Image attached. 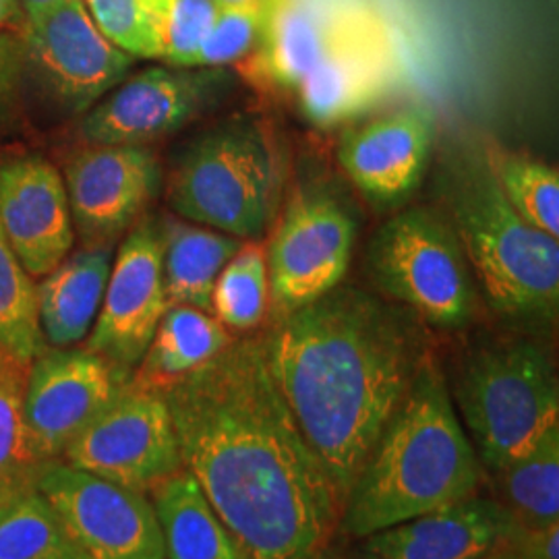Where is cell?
<instances>
[{
  "instance_id": "obj_1",
  "label": "cell",
  "mask_w": 559,
  "mask_h": 559,
  "mask_svg": "<svg viewBox=\"0 0 559 559\" xmlns=\"http://www.w3.org/2000/svg\"><path fill=\"white\" fill-rule=\"evenodd\" d=\"M162 396L182 468L249 556H316L342 501L276 385L263 340H230Z\"/></svg>"
},
{
  "instance_id": "obj_2",
  "label": "cell",
  "mask_w": 559,
  "mask_h": 559,
  "mask_svg": "<svg viewBox=\"0 0 559 559\" xmlns=\"http://www.w3.org/2000/svg\"><path fill=\"white\" fill-rule=\"evenodd\" d=\"M263 346L276 385L344 508L429 357L417 318L340 282L280 316Z\"/></svg>"
},
{
  "instance_id": "obj_3",
  "label": "cell",
  "mask_w": 559,
  "mask_h": 559,
  "mask_svg": "<svg viewBox=\"0 0 559 559\" xmlns=\"http://www.w3.org/2000/svg\"><path fill=\"white\" fill-rule=\"evenodd\" d=\"M483 466L429 353L344 501L342 526L369 537L473 498Z\"/></svg>"
},
{
  "instance_id": "obj_4",
  "label": "cell",
  "mask_w": 559,
  "mask_h": 559,
  "mask_svg": "<svg viewBox=\"0 0 559 559\" xmlns=\"http://www.w3.org/2000/svg\"><path fill=\"white\" fill-rule=\"evenodd\" d=\"M445 216L491 309L514 323H554L559 242L503 198L479 152H460L441 173Z\"/></svg>"
},
{
  "instance_id": "obj_5",
  "label": "cell",
  "mask_w": 559,
  "mask_h": 559,
  "mask_svg": "<svg viewBox=\"0 0 559 559\" xmlns=\"http://www.w3.org/2000/svg\"><path fill=\"white\" fill-rule=\"evenodd\" d=\"M286 158L272 127L233 115L189 143L168 175V203L182 221L260 240L278 218Z\"/></svg>"
},
{
  "instance_id": "obj_6",
  "label": "cell",
  "mask_w": 559,
  "mask_h": 559,
  "mask_svg": "<svg viewBox=\"0 0 559 559\" xmlns=\"http://www.w3.org/2000/svg\"><path fill=\"white\" fill-rule=\"evenodd\" d=\"M450 394L480 466L491 475L526 454L559 425L554 360L535 340H485L460 360Z\"/></svg>"
},
{
  "instance_id": "obj_7",
  "label": "cell",
  "mask_w": 559,
  "mask_h": 559,
  "mask_svg": "<svg viewBox=\"0 0 559 559\" xmlns=\"http://www.w3.org/2000/svg\"><path fill=\"white\" fill-rule=\"evenodd\" d=\"M367 267L381 295L433 328L462 330L477 316L479 284L440 210L411 207L385 222L367 247Z\"/></svg>"
},
{
  "instance_id": "obj_8",
  "label": "cell",
  "mask_w": 559,
  "mask_h": 559,
  "mask_svg": "<svg viewBox=\"0 0 559 559\" xmlns=\"http://www.w3.org/2000/svg\"><path fill=\"white\" fill-rule=\"evenodd\" d=\"M355 240L357 222L330 189L311 185L286 201L265 247L270 302L278 316L320 299L344 282Z\"/></svg>"
},
{
  "instance_id": "obj_9",
  "label": "cell",
  "mask_w": 559,
  "mask_h": 559,
  "mask_svg": "<svg viewBox=\"0 0 559 559\" xmlns=\"http://www.w3.org/2000/svg\"><path fill=\"white\" fill-rule=\"evenodd\" d=\"M83 473L131 491L152 493L182 468L166 400L131 381L62 454Z\"/></svg>"
},
{
  "instance_id": "obj_10",
  "label": "cell",
  "mask_w": 559,
  "mask_h": 559,
  "mask_svg": "<svg viewBox=\"0 0 559 559\" xmlns=\"http://www.w3.org/2000/svg\"><path fill=\"white\" fill-rule=\"evenodd\" d=\"M36 491L50 503L80 559H166L160 524L145 493L48 462Z\"/></svg>"
},
{
  "instance_id": "obj_11",
  "label": "cell",
  "mask_w": 559,
  "mask_h": 559,
  "mask_svg": "<svg viewBox=\"0 0 559 559\" xmlns=\"http://www.w3.org/2000/svg\"><path fill=\"white\" fill-rule=\"evenodd\" d=\"M25 69H32L50 98L71 115L92 106L127 80L135 57L108 40L83 0H60L21 25Z\"/></svg>"
},
{
  "instance_id": "obj_12",
  "label": "cell",
  "mask_w": 559,
  "mask_h": 559,
  "mask_svg": "<svg viewBox=\"0 0 559 559\" xmlns=\"http://www.w3.org/2000/svg\"><path fill=\"white\" fill-rule=\"evenodd\" d=\"M228 67H152L120 81L81 120L87 143L147 145L200 119L233 90Z\"/></svg>"
},
{
  "instance_id": "obj_13",
  "label": "cell",
  "mask_w": 559,
  "mask_h": 559,
  "mask_svg": "<svg viewBox=\"0 0 559 559\" xmlns=\"http://www.w3.org/2000/svg\"><path fill=\"white\" fill-rule=\"evenodd\" d=\"M162 251L158 218L143 216L127 230L112 261L98 318L87 336L85 348L129 378L170 307L164 288Z\"/></svg>"
},
{
  "instance_id": "obj_14",
  "label": "cell",
  "mask_w": 559,
  "mask_h": 559,
  "mask_svg": "<svg viewBox=\"0 0 559 559\" xmlns=\"http://www.w3.org/2000/svg\"><path fill=\"white\" fill-rule=\"evenodd\" d=\"M131 381L87 348H46L29 362L25 423L44 462L62 459L81 431Z\"/></svg>"
},
{
  "instance_id": "obj_15",
  "label": "cell",
  "mask_w": 559,
  "mask_h": 559,
  "mask_svg": "<svg viewBox=\"0 0 559 559\" xmlns=\"http://www.w3.org/2000/svg\"><path fill=\"white\" fill-rule=\"evenodd\" d=\"M62 179L83 242H115L158 195L162 168L150 145L90 143L71 158Z\"/></svg>"
},
{
  "instance_id": "obj_16",
  "label": "cell",
  "mask_w": 559,
  "mask_h": 559,
  "mask_svg": "<svg viewBox=\"0 0 559 559\" xmlns=\"http://www.w3.org/2000/svg\"><path fill=\"white\" fill-rule=\"evenodd\" d=\"M436 141L429 108L406 104L362 120L340 135V168L360 193L378 205L408 200L427 175Z\"/></svg>"
},
{
  "instance_id": "obj_17",
  "label": "cell",
  "mask_w": 559,
  "mask_h": 559,
  "mask_svg": "<svg viewBox=\"0 0 559 559\" xmlns=\"http://www.w3.org/2000/svg\"><path fill=\"white\" fill-rule=\"evenodd\" d=\"M0 228L32 278H44L67 260L75 226L55 164L23 156L0 166Z\"/></svg>"
},
{
  "instance_id": "obj_18",
  "label": "cell",
  "mask_w": 559,
  "mask_h": 559,
  "mask_svg": "<svg viewBox=\"0 0 559 559\" xmlns=\"http://www.w3.org/2000/svg\"><path fill=\"white\" fill-rule=\"evenodd\" d=\"M367 20L362 13L340 11L318 0H280L258 50L239 62L240 75L261 90L297 92L307 73Z\"/></svg>"
},
{
  "instance_id": "obj_19",
  "label": "cell",
  "mask_w": 559,
  "mask_h": 559,
  "mask_svg": "<svg viewBox=\"0 0 559 559\" xmlns=\"http://www.w3.org/2000/svg\"><path fill=\"white\" fill-rule=\"evenodd\" d=\"M392 85V55L380 27L367 20L300 81V112L316 127L330 129L365 115Z\"/></svg>"
},
{
  "instance_id": "obj_20",
  "label": "cell",
  "mask_w": 559,
  "mask_h": 559,
  "mask_svg": "<svg viewBox=\"0 0 559 559\" xmlns=\"http://www.w3.org/2000/svg\"><path fill=\"white\" fill-rule=\"evenodd\" d=\"M514 520L498 500H466L367 537L365 559H480L501 549Z\"/></svg>"
},
{
  "instance_id": "obj_21",
  "label": "cell",
  "mask_w": 559,
  "mask_h": 559,
  "mask_svg": "<svg viewBox=\"0 0 559 559\" xmlns=\"http://www.w3.org/2000/svg\"><path fill=\"white\" fill-rule=\"evenodd\" d=\"M115 261V242H85L36 286L41 338L69 348L90 336Z\"/></svg>"
},
{
  "instance_id": "obj_22",
  "label": "cell",
  "mask_w": 559,
  "mask_h": 559,
  "mask_svg": "<svg viewBox=\"0 0 559 559\" xmlns=\"http://www.w3.org/2000/svg\"><path fill=\"white\" fill-rule=\"evenodd\" d=\"M168 559H253L205 500L200 483L185 468L152 489Z\"/></svg>"
},
{
  "instance_id": "obj_23",
  "label": "cell",
  "mask_w": 559,
  "mask_h": 559,
  "mask_svg": "<svg viewBox=\"0 0 559 559\" xmlns=\"http://www.w3.org/2000/svg\"><path fill=\"white\" fill-rule=\"evenodd\" d=\"M230 340V332L210 311L170 305L131 383L162 394L214 359Z\"/></svg>"
},
{
  "instance_id": "obj_24",
  "label": "cell",
  "mask_w": 559,
  "mask_h": 559,
  "mask_svg": "<svg viewBox=\"0 0 559 559\" xmlns=\"http://www.w3.org/2000/svg\"><path fill=\"white\" fill-rule=\"evenodd\" d=\"M160 222L168 305H189L212 313L216 280L245 240L182 218H160Z\"/></svg>"
},
{
  "instance_id": "obj_25",
  "label": "cell",
  "mask_w": 559,
  "mask_h": 559,
  "mask_svg": "<svg viewBox=\"0 0 559 559\" xmlns=\"http://www.w3.org/2000/svg\"><path fill=\"white\" fill-rule=\"evenodd\" d=\"M493 477L501 506L519 526L559 522V425Z\"/></svg>"
},
{
  "instance_id": "obj_26",
  "label": "cell",
  "mask_w": 559,
  "mask_h": 559,
  "mask_svg": "<svg viewBox=\"0 0 559 559\" xmlns=\"http://www.w3.org/2000/svg\"><path fill=\"white\" fill-rule=\"evenodd\" d=\"M479 154L503 198L520 216L559 239L558 168L528 154L508 150L496 140L483 141Z\"/></svg>"
},
{
  "instance_id": "obj_27",
  "label": "cell",
  "mask_w": 559,
  "mask_h": 559,
  "mask_svg": "<svg viewBox=\"0 0 559 559\" xmlns=\"http://www.w3.org/2000/svg\"><path fill=\"white\" fill-rule=\"evenodd\" d=\"M29 365L0 350V487L23 496L36 491L48 464L34 450L25 423Z\"/></svg>"
},
{
  "instance_id": "obj_28",
  "label": "cell",
  "mask_w": 559,
  "mask_h": 559,
  "mask_svg": "<svg viewBox=\"0 0 559 559\" xmlns=\"http://www.w3.org/2000/svg\"><path fill=\"white\" fill-rule=\"evenodd\" d=\"M270 305V278L265 247L245 240L222 267L212 293V316L226 330L251 332L260 325Z\"/></svg>"
},
{
  "instance_id": "obj_29",
  "label": "cell",
  "mask_w": 559,
  "mask_h": 559,
  "mask_svg": "<svg viewBox=\"0 0 559 559\" xmlns=\"http://www.w3.org/2000/svg\"><path fill=\"white\" fill-rule=\"evenodd\" d=\"M44 346L36 286L0 228V350L29 365Z\"/></svg>"
},
{
  "instance_id": "obj_30",
  "label": "cell",
  "mask_w": 559,
  "mask_h": 559,
  "mask_svg": "<svg viewBox=\"0 0 559 559\" xmlns=\"http://www.w3.org/2000/svg\"><path fill=\"white\" fill-rule=\"evenodd\" d=\"M0 559H80L59 516L38 491L0 512Z\"/></svg>"
},
{
  "instance_id": "obj_31",
  "label": "cell",
  "mask_w": 559,
  "mask_h": 559,
  "mask_svg": "<svg viewBox=\"0 0 559 559\" xmlns=\"http://www.w3.org/2000/svg\"><path fill=\"white\" fill-rule=\"evenodd\" d=\"M160 41L162 60L191 69L221 4L216 0H141Z\"/></svg>"
},
{
  "instance_id": "obj_32",
  "label": "cell",
  "mask_w": 559,
  "mask_h": 559,
  "mask_svg": "<svg viewBox=\"0 0 559 559\" xmlns=\"http://www.w3.org/2000/svg\"><path fill=\"white\" fill-rule=\"evenodd\" d=\"M272 13V11H270ZM270 13L239 7H221L193 67L222 69L249 59L265 34Z\"/></svg>"
},
{
  "instance_id": "obj_33",
  "label": "cell",
  "mask_w": 559,
  "mask_h": 559,
  "mask_svg": "<svg viewBox=\"0 0 559 559\" xmlns=\"http://www.w3.org/2000/svg\"><path fill=\"white\" fill-rule=\"evenodd\" d=\"M102 34L135 59H160V41L141 0H83Z\"/></svg>"
},
{
  "instance_id": "obj_34",
  "label": "cell",
  "mask_w": 559,
  "mask_h": 559,
  "mask_svg": "<svg viewBox=\"0 0 559 559\" xmlns=\"http://www.w3.org/2000/svg\"><path fill=\"white\" fill-rule=\"evenodd\" d=\"M503 547L516 559H559V522L535 528L514 522Z\"/></svg>"
},
{
  "instance_id": "obj_35",
  "label": "cell",
  "mask_w": 559,
  "mask_h": 559,
  "mask_svg": "<svg viewBox=\"0 0 559 559\" xmlns=\"http://www.w3.org/2000/svg\"><path fill=\"white\" fill-rule=\"evenodd\" d=\"M25 73V46L17 32L0 29V106L13 98Z\"/></svg>"
},
{
  "instance_id": "obj_36",
  "label": "cell",
  "mask_w": 559,
  "mask_h": 559,
  "mask_svg": "<svg viewBox=\"0 0 559 559\" xmlns=\"http://www.w3.org/2000/svg\"><path fill=\"white\" fill-rule=\"evenodd\" d=\"M221 7H239V9H255L270 13L280 0H216Z\"/></svg>"
},
{
  "instance_id": "obj_37",
  "label": "cell",
  "mask_w": 559,
  "mask_h": 559,
  "mask_svg": "<svg viewBox=\"0 0 559 559\" xmlns=\"http://www.w3.org/2000/svg\"><path fill=\"white\" fill-rule=\"evenodd\" d=\"M20 0H0V27H4L11 21L20 20Z\"/></svg>"
},
{
  "instance_id": "obj_38",
  "label": "cell",
  "mask_w": 559,
  "mask_h": 559,
  "mask_svg": "<svg viewBox=\"0 0 559 559\" xmlns=\"http://www.w3.org/2000/svg\"><path fill=\"white\" fill-rule=\"evenodd\" d=\"M57 2H60V0H20L21 13H23V17L25 15H36L44 9H50Z\"/></svg>"
},
{
  "instance_id": "obj_39",
  "label": "cell",
  "mask_w": 559,
  "mask_h": 559,
  "mask_svg": "<svg viewBox=\"0 0 559 559\" xmlns=\"http://www.w3.org/2000/svg\"><path fill=\"white\" fill-rule=\"evenodd\" d=\"M15 498H20V496H15L13 491H9V489L0 487V512H2L11 501L15 500Z\"/></svg>"
},
{
  "instance_id": "obj_40",
  "label": "cell",
  "mask_w": 559,
  "mask_h": 559,
  "mask_svg": "<svg viewBox=\"0 0 559 559\" xmlns=\"http://www.w3.org/2000/svg\"><path fill=\"white\" fill-rule=\"evenodd\" d=\"M480 559H516L514 558V554L510 551V549H506V547H501V549H496L493 554H489V556H485V558Z\"/></svg>"
},
{
  "instance_id": "obj_41",
  "label": "cell",
  "mask_w": 559,
  "mask_h": 559,
  "mask_svg": "<svg viewBox=\"0 0 559 559\" xmlns=\"http://www.w3.org/2000/svg\"><path fill=\"white\" fill-rule=\"evenodd\" d=\"M309 559H336L334 558V556H330V554H320V551H318V554H316V556H311V558Z\"/></svg>"
}]
</instances>
